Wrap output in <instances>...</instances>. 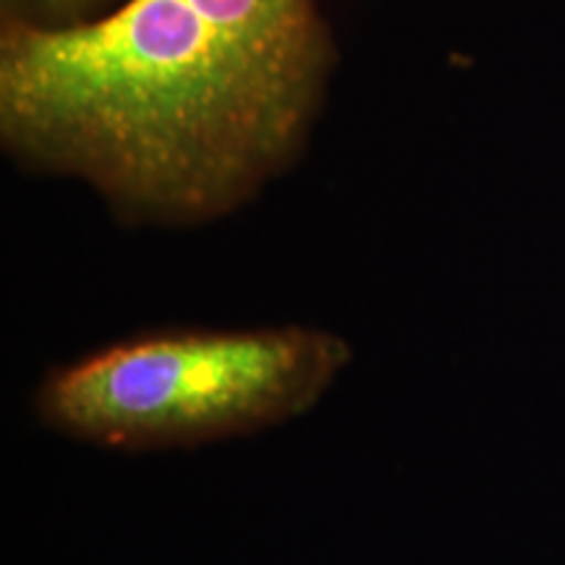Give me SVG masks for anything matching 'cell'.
<instances>
[{
    "mask_svg": "<svg viewBox=\"0 0 565 565\" xmlns=\"http://www.w3.org/2000/svg\"><path fill=\"white\" fill-rule=\"evenodd\" d=\"M335 68L320 0H126L79 30L0 26V141L121 225L196 228L301 160Z\"/></svg>",
    "mask_w": 565,
    "mask_h": 565,
    "instance_id": "1",
    "label": "cell"
},
{
    "mask_svg": "<svg viewBox=\"0 0 565 565\" xmlns=\"http://www.w3.org/2000/svg\"><path fill=\"white\" fill-rule=\"evenodd\" d=\"M351 362L341 335L303 324L152 330L53 366L32 412L53 435L113 454H166L299 419Z\"/></svg>",
    "mask_w": 565,
    "mask_h": 565,
    "instance_id": "2",
    "label": "cell"
},
{
    "mask_svg": "<svg viewBox=\"0 0 565 565\" xmlns=\"http://www.w3.org/2000/svg\"><path fill=\"white\" fill-rule=\"evenodd\" d=\"M124 3L126 0H0V26L38 32L79 30Z\"/></svg>",
    "mask_w": 565,
    "mask_h": 565,
    "instance_id": "3",
    "label": "cell"
}]
</instances>
